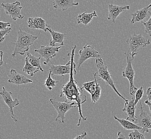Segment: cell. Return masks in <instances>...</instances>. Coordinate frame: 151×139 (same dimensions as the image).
Segmentation results:
<instances>
[{"instance_id":"1","label":"cell","mask_w":151,"mask_h":139,"mask_svg":"<svg viewBox=\"0 0 151 139\" xmlns=\"http://www.w3.org/2000/svg\"><path fill=\"white\" fill-rule=\"evenodd\" d=\"M76 49V45L75 44L72 48V52L70 54H68V56H70L71 61V72H70V77L69 81L65 84L63 85L61 87V92L60 96L64 97L65 99V101L72 102L75 101L77 104V107H78L79 114L80 117L79 118L78 123L77 126H79L81 123V120H86L87 117H85L83 115L81 111V105L87 101V97H85L84 100H81V96L83 95V88H80L77 85V80H75L73 78V75H76L77 71L76 70V65L74 62V56L75 52Z\"/></svg>"},{"instance_id":"2","label":"cell","mask_w":151,"mask_h":139,"mask_svg":"<svg viewBox=\"0 0 151 139\" xmlns=\"http://www.w3.org/2000/svg\"><path fill=\"white\" fill-rule=\"evenodd\" d=\"M39 38L38 35H33L19 29L18 32L17 40L15 43V47L12 57L17 55H24L29 49V47L33 45L34 42Z\"/></svg>"},{"instance_id":"3","label":"cell","mask_w":151,"mask_h":139,"mask_svg":"<svg viewBox=\"0 0 151 139\" xmlns=\"http://www.w3.org/2000/svg\"><path fill=\"white\" fill-rule=\"evenodd\" d=\"M127 43L129 47L127 53L131 57L134 58V56L138 54L139 50L149 45L151 42L150 39H146L141 34H134L127 39Z\"/></svg>"},{"instance_id":"4","label":"cell","mask_w":151,"mask_h":139,"mask_svg":"<svg viewBox=\"0 0 151 139\" xmlns=\"http://www.w3.org/2000/svg\"><path fill=\"white\" fill-rule=\"evenodd\" d=\"M95 60H96V66L98 69V71L96 73L99 77V79L105 81L106 82H107L120 97H121L123 100H124L125 102H128L129 100L125 99L116 89L115 86L114 85L113 80L112 79V77L110 73L111 71H109L108 70L107 66L104 64V62L102 60V59L101 58H96Z\"/></svg>"},{"instance_id":"5","label":"cell","mask_w":151,"mask_h":139,"mask_svg":"<svg viewBox=\"0 0 151 139\" xmlns=\"http://www.w3.org/2000/svg\"><path fill=\"white\" fill-rule=\"evenodd\" d=\"M50 102L52 103L53 107L58 112V116L56 118L55 121H59L62 123H64L65 114L69 110L77 107V104L76 102H58L55 100L50 98Z\"/></svg>"},{"instance_id":"6","label":"cell","mask_w":151,"mask_h":139,"mask_svg":"<svg viewBox=\"0 0 151 139\" xmlns=\"http://www.w3.org/2000/svg\"><path fill=\"white\" fill-rule=\"evenodd\" d=\"M127 58V66L122 72V77L127 78L130 83V94L132 96H134L137 88L134 86V71L132 65V62L134 58L131 57L128 53H125Z\"/></svg>"},{"instance_id":"7","label":"cell","mask_w":151,"mask_h":139,"mask_svg":"<svg viewBox=\"0 0 151 139\" xmlns=\"http://www.w3.org/2000/svg\"><path fill=\"white\" fill-rule=\"evenodd\" d=\"M140 114L138 116H136V120L134 124L142 128L140 132L142 133H148L149 129H151V115H148L142 107V101L140 100Z\"/></svg>"},{"instance_id":"8","label":"cell","mask_w":151,"mask_h":139,"mask_svg":"<svg viewBox=\"0 0 151 139\" xmlns=\"http://www.w3.org/2000/svg\"><path fill=\"white\" fill-rule=\"evenodd\" d=\"M62 46H41L39 49L35 50V52H37L41 57H42L45 59L44 62V65L48 64L50 60L54 58L57 54V52H59Z\"/></svg>"},{"instance_id":"9","label":"cell","mask_w":151,"mask_h":139,"mask_svg":"<svg viewBox=\"0 0 151 139\" xmlns=\"http://www.w3.org/2000/svg\"><path fill=\"white\" fill-rule=\"evenodd\" d=\"M1 6L4 9L6 14L9 15L10 18H12L14 21H16L18 18L22 19L24 17L20 14V11L23 8L20 6V2L16 1L13 3H2Z\"/></svg>"},{"instance_id":"10","label":"cell","mask_w":151,"mask_h":139,"mask_svg":"<svg viewBox=\"0 0 151 139\" xmlns=\"http://www.w3.org/2000/svg\"><path fill=\"white\" fill-rule=\"evenodd\" d=\"M79 58L78 63L79 69L80 68L81 64H83L85 61L90 58H94L96 59L101 58V56L99 52L93 47L88 44H86L83 47V49L79 51Z\"/></svg>"},{"instance_id":"11","label":"cell","mask_w":151,"mask_h":139,"mask_svg":"<svg viewBox=\"0 0 151 139\" xmlns=\"http://www.w3.org/2000/svg\"><path fill=\"white\" fill-rule=\"evenodd\" d=\"M12 92L8 91L6 90L5 87H2V90L0 92V96L2 97L5 103L9 107V111L11 113L12 118L14 120V122L17 123L18 122V120L15 117V114L14 112V108L19 104V102L17 98H16L15 100H12Z\"/></svg>"},{"instance_id":"12","label":"cell","mask_w":151,"mask_h":139,"mask_svg":"<svg viewBox=\"0 0 151 139\" xmlns=\"http://www.w3.org/2000/svg\"><path fill=\"white\" fill-rule=\"evenodd\" d=\"M9 79L8 81L10 84L19 86L21 85H25L32 83L33 81L26 76L21 75L18 73L15 69H11L10 71V74L8 75Z\"/></svg>"},{"instance_id":"13","label":"cell","mask_w":151,"mask_h":139,"mask_svg":"<svg viewBox=\"0 0 151 139\" xmlns=\"http://www.w3.org/2000/svg\"><path fill=\"white\" fill-rule=\"evenodd\" d=\"M130 6H119L114 5L113 4H108V15L107 16L108 20H111L115 23L116 19L122 12L127 10L130 9Z\"/></svg>"},{"instance_id":"14","label":"cell","mask_w":151,"mask_h":139,"mask_svg":"<svg viewBox=\"0 0 151 139\" xmlns=\"http://www.w3.org/2000/svg\"><path fill=\"white\" fill-rule=\"evenodd\" d=\"M151 7V3L147 6L144 7L142 9L138 10L132 14V19L130 20V23L134 24L138 22L144 21L147 18L151 16V12L149 11V9Z\"/></svg>"},{"instance_id":"15","label":"cell","mask_w":151,"mask_h":139,"mask_svg":"<svg viewBox=\"0 0 151 139\" xmlns=\"http://www.w3.org/2000/svg\"><path fill=\"white\" fill-rule=\"evenodd\" d=\"M134 100L135 97L132 96L129 101L125 102L124 107L122 109V111L128 116L126 119L132 123H134L136 120V116L135 115L136 106L134 104Z\"/></svg>"},{"instance_id":"16","label":"cell","mask_w":151,"mask_h":139,"mask_svg":"<svg viewBox=\"0 0 151 139\" xmlns=\"http://www.w3.org/2000/svg\"><path fill=\"white\" fill-rule=\"evenodd\" d=\"M71 61L68 62L65 65H50L49 71L52 72V75H58L63 77L66 75H70L71 72Z\"/></svg>"},{"instance_id":"17","label":"cell","mask_w":151,"mask_h":139,"mask_svg":"<svg viewBox=\"0 0 151 139\" xmlns=\"http://www.w3.org/2000/svg\"><path fill=\"white\" fill-rule=\"evenodd\" d=\"M47 31H49L52 35V39L50 41V44L49 45L51 46H55L56 43L60 44L61 46L64 45V38L67 37L66 34L61 33L60 32H56L54 30H52L50 27L47 25L46 27Z\"/></svg>"},{"instance_id":"18","label":"cell","mask_w":151,"mask_h":139,"mask_svg":"<svg viewBox=\"0 0 151 139\" xmlns=\"http://www.w3.org/2000/svg\"><path fill=\"white\" fill-rule=\"evenodd\" d=\"M28 27L31 29L43 30L46 32L47 24L46 21L41 17H29L27 20Z\"/></svg>"},{"instance_id":"19","label":"cell","mask_w":151,"mask_h":139,"mask_svg":"<svg viewBox=\"0 0 151 139\" xmlns=\"http://www.w3.org/2000/svg\"><path fill=\"white\" fill-rule=\"evenodd\" d=\"M75 0H53L52 5L54 8L67 10L73 6H79L78 2L75 3Z\"/></svg>"},{"instance_id":"20","label":"cell","mask_w":151,"mask_h":139,"mask_svg":"<svg viewBox=\"0 0 151 139\" xmlns=\"http://www.w3.org/2000/svg\"><path fill=\"white\" fill-rule=\"evenodd\" d=\"M94 17H98L97 13L96 11H94L93 12L88 14L86 12L82 13L81 14L77 16V21L78 24H83L85 26H86L88 24L90 23L93 19V18Z\"/></svg>"},{"instance_id":"21","label":"cell","mask_w":151,"mask_h":139,"mask_svg":"<svg viewBox=\"0 0 151 139\" xmlns=\"http://www.w3.org/2000/svg\"><path fill=\"white\" fill-rule=\"evenodd\" d=\"M114 119L119 122L120 125L122 126L123 128H124V130H142V128L138 126L134 123L130 122L128 120L124 119H119L118 118L115 116H114Z\"/></svg>"},{"instance_id":"22","label":"cell","mask_w":151,"mask_h":139,"mask_svg":"<svg viewBox=\"0 0 151 139\" xmlns=\"http://www.w3.org/2000/svg\"><path fill=\"white\" fill-rule=\"evenodd\" d=\"M26 58L27 59V61H29V63L32 65V66L38 67V69L40 70L41 71L44 72V69L42 68V67L41 66V57H37L34 55H31L29 52H27V56L26 57Z\"/></svg>"},{"instance_id":"23","label":"cell","mask_w":151,"mask_h":139,"mask_svg":"<svg viewBox=\"0 0 151 139\" xmlns=\"http://www.w3.org/2000/svg\"><path fill=\"white\" fill-rule=\"evenodd\" d=\"M96 75L97 73L96 72L94 74V78L96 81V90L94 92V93L93 94L91 95V100H92V103L93 104H96L97 102L99 101V99L101 96V88L100 86V85L97 82V79H96Z\"/></svg>"},{"instance_id":"24","label":"cell","mask_w":151,"mask_h":139,"mask_svg":"<svg viewBox=\"0 0 151 139\" xmlns=\"http://www.w3.org/2000/svg\"><path fill=\"white\" fill-rule=\"evenodd\" d=\"M25 61V63L23 69V72L25 73L26 75H29L31 77H33L36 73L38 72V71L40 70L38 67L32 66L26 58Z\"/></svg>"},{"instance_id":"25","label":"cell","mask_w":151,"mask_h":139,"mask_svg":"<svg viewBox=\"0 0 151 139\" xmlns=\"http://www.w3.org/2000/svg\"><path fill=\"white\" fill-rule=\"evenodd\" d=\"M83 89L87 91L88 93L90 94L91 95L94 93L96 90V81H90V82H87L83 84Z\"/></svg>"},{"instance_id":"26","label":"cell","mask_w":151,"mask_h":139,"mask_svg":"<svg viewBox=\"0 0 151 139\" xmlns=\"http://www.w3.org/2000/svg\"><path fill=\"white\" fill-rule=\"evenodd\" d=\"M52 72L50 71L47 78L45 81V86L50 90H52V88L56 86V84L58 83L59 81H56L52 78Z\"/></svg>"},{"instance_id":"27","label":"cell","mask_w":151,"mask_h":139,"mask_svg":"<svg viewBox=\"0 0 151 139\" xmlns=\"http://www.w3.org/2000/svg\"><path fill=\"white\" fill-rule=\"evenodd\" d=\"M129 137L130 139H146L144 134L142 133L138 130H134L129 134Z\"/></svg>"},{"instance_id":"28","label":"cell","mask_w":151,"mask_h":139,"mask_svg":"<svg viewBox=\"0 0 151 139\" xmlns=\"http://www.w3.org/2000/svg\"><path fill=\"white\" fill-rule=\"evenodd\" d=\"M144 94V89L143 87H140L139 89H138L137 90L136 93L135 94V100H134V104L136 106L137 104L140 100H141V99L142 98Z\"/></svg>"},{"instance_id":"29","label":"cell","mask_w":151,"mask_h":139,"mask_svg":"<svg viewBox=\"0 0 151 139\" xmlns=\"http://www.w3.org/2000/svg\"><path fill=\"white\" fill-rule=\"evenodd\" d=\"M141 23L144 25V26L145 27V29H144L145 32L148 34L149 36L151 37V15L149 19L147 21H146V22L142 21Z\"/></svg>"},{"instance_id":"30","label":"cell","mask_w":151,"mask_h":139,"mask_svg":"<svg viewBox=\"0 0 151 139\" xmlns=\"http://www.w3.org/2000/svg\"><path fill=\"white\" fill-rule=\"evenodd\" d=\"M12 30V27H9L5 30H0V42H2L5 40V37L9 34Z\"/></svg>"},{"instance_id":"31","label":"cell","mask_w":151,"mask_h":139,"mask_svg":"<svg viewBox=\"0 0 151 139\" xmlns=\"http://www.w3.org/2000/svg\"><path fill=\"white\" fill-rule=\"evenodd\" d=\"M12 25L10 23L0 21V30H5L9 27H12Z\"/></svg>"},{"instance_id":"32","label":"cell","mask_w":151,"mask_h":139,"mask_svg":"<svg viewBox=\"0 0 151 139\" xmlns=\"http://www.w3.org/2000/svg\"><path fill=\"white\" fill-rule=\"evenodd\" d=\"M87 133L85 131H83L81 134L78 136H77L73 139H84L87 136Z\"/></svg>"},{"instance_id":"33","label":"cell","mask_w":151,"mask_h":139,"mask_svg":"<svg viewBox=\"0 0 151 139\" xmlns=\"http://www.w3.org/2000/svg\"><path fill=\"white\" fill-rule=\"evenodd\" d=\"M146 95H147V99L148 101H151V87H149L147 90Z\"/></svg>"},{"instance_id":"34","label":"cell","mask_w":151,"mask_h":139,"mask_svg":"<svg viewBox=\"0 0 151 139\" xmlns=\"http://www.w3.org/2000/svg\"><path fill=\"white\" fill-rule=\"evenodd\" d=\"M117 139H127L124 134L122 133L121 131H119L117 133Z\"/></svg>"},{"instance_id":"35","label":"cell","mask_w":151,"mask_h":139,"mask_svg":"<svg viewBox=\"0 0 151 139\" xmlns=\"http://www.w3.org/2000/svg\"><path fill=\"white\" fill-rule=\"evenodd\" d=\"M3 51L0 50V66L2 65L3 64Z\"/></svg>"},{"instance_id":"36","label":"cell","mask_w":151,"mask_h":139,"mask_svg":"<svg viewBox=\"0 0 151 139\" xmlns=\"http://www.w3.org/2000/svg\"><path fill=\"white\" fill-rule=\"evenodd\" d=\"M145 103L147 105H148V107H149V109H150V112H151V102H150V101H148V100H146L145 101Z\"/></svg>"}]
</instances>
